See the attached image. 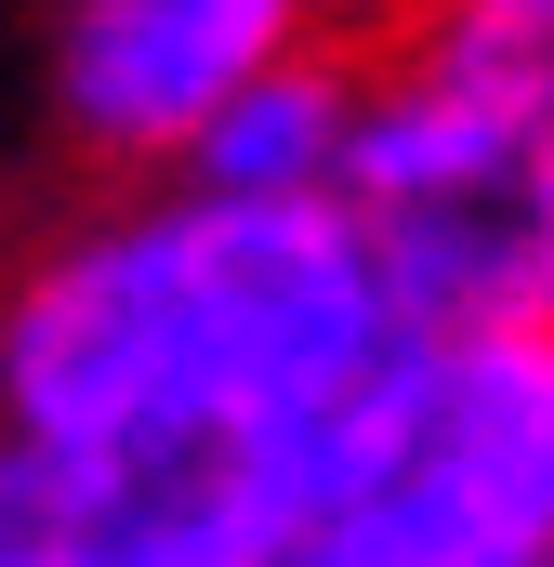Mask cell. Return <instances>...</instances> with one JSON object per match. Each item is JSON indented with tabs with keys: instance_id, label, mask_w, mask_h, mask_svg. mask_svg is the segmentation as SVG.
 <instances>
[{
	"instance_id": "1",
	"label": "cell",
	"mask_w": 554,
	"mask_h": 567,
	"mask_svg": "<svg viewBox=\"0 0 554 567\" xmlns=\"http://www.w3.org/2000/svg\"><path fill=\"white\" fill-rule=\"evenodd\" d=\"M410 303L343 198L80 172L0 265V423L40 435V567H304Z\"/></svg>"
},
{
	"instance_id": "2",
	"label": "cell",
	"mask_w": 554,
	"mask_h": 567,
	"mask_svg": "<svg viewBox=\"0 0 554 567\" xmlns=\"http://www.w3.org/2000/svg\"><path fill=\"white\" fill-rule=\"evenodd\" d=\"M304 567H554V303L397 330Z\"/></svg>"
},
{
	"instance_id": "3",
	"label": "cell",
	"mask_w": 554,
	"mask_h": 567,
	"mask_svg": "<svg viewBox=\"0 0 554 567\" xmlns=\"http://www.w3.org/2000/svg\"><path fill=\"white\" fill-rule=\"evenodd\" d=\"M343 212L370 225L410 317L554 303V106L489 80L475 53H449L422 13H383Z\"/></svg>"
},
{
	"instance_id": "4",
	"label": "cell",
	"mask_w": 554,
	"mask_h": 567,
	"mask_svg": "<svg viewBox=\"0 0 554 567\" xmlns=\"http://www.w3.org/2000/svg\"><path fill=\"white\" fill-rule=\"evenodd\" d=\"M357 27L343 0H40V120L66 172H172L238 80Z\"/></svg>"
},
{
	"instance_id": "5",
	"label": "cell",
	"mask_w": 554,
	"mask_h": 567,
	"mask_svg": "<svg viewBox=\"0 0 554 567\" xmlns=\"http://www.w3.org/2000/svg\"><path fill=\"white\" fill-rule=\"evenodd\" d=\"M357 120H370V27H317L304 53H277L265 80H238L172 172L225 185V198H343Z\"/></svg>"
},
{
	"instance_id": "6",
	"label": "cell",
	"mask_w": 554,
	"mask_h": 567,
	"mask_svg": "<svg viewBox=\"0 0 554 567\" xmlns=\"http://www.w3.org/2000/svg\"><path fill=\"white\" fill-rule=\"evenodd\" d=\"M343 13H357V27H383V13H410V0H343Z\"/></svg>"
}]
</instances>
